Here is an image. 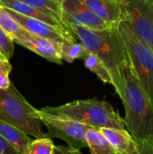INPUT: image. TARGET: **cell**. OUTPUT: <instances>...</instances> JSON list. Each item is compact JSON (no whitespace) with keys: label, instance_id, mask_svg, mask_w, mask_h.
<instances>
[{"label":"cell","instance_id":"6da1fadb","mask_svg":"<svg viewBox=\"0 0 153 154\" xmlns=\"http://www.w3.org/2000/svg\"><path fill=\"white\" fill-rule=\"evenodd\" d=\"M121 77L124 125L138 144L146 143L153 135V107L139 83L128 55L121 68Z\"/></svg>","mask_w":153,"mask_h":154},{"label":"cell","instance_id":"7a4b0ae2","mask_svg":"<svg viewBox=\"0 0 153 154\" xmlns=\"http://www.w3.org/2000/svg\"><path fill=\"white\" fill-rule=\"evenodd\" d=\"M68 28L88 52L96 55L106 65L113 80L112 86L121 98V68L127 59V52L116 26L105 30H90L75 25H69Z\"/></svg>","mask_w":153,"mask_h":154},{"label":"cell","instance_id":"3957f363","mask_svg":"<svg viewBox=\"0 0 153 154\" xmlns=\"http://www.w3.org/2000/svg\"><path fill=\"white\" fill-rule=\"evenodd\" d=\"M41 113L78 122L92 128L124 130V121L110 103L97 98L77 100L59 106H45Z\"/></svg>","mask_w":153,"mask_h":154},{"label":"cell","instance_id":"277c9868","mask_svg":"<svg viewBox=\"0 0 153 154\" xmlns=\"http://www.w3.org/2000/svg\"><path fill=\"white\" fill-rule=\"evenodd\" d=\"M0 120L35 139L46 137L38 109L29 104L12 83L8 88L0 90Z\"/></svg>","mask_w":153,"mask_h":154},{"label":"cell","instance_id":"5b68a950","mask_svg":"<svg viewBox=\"0 0 153 154\" xmlns=\"http://www.w3.org/2000/svg\"><path fill=\"white\" fill-rule=\"evenodd\" d=\"M128 58L141 87L153 107V51L134 32L130 24L122 20L116 25Z\"/></svg>","mask_w":153,"mask_h":154},{"label":"cell","instance_id":"8992f818","mask_svg":"<svg viewBox=\"0 0 153 154\" xmlns=\"http://www.w3.org/2000/svg\"><path fill=\"white\" fill-rule=\"evenodd\" d=\"M123 20L153 51V0H115Z\"/></svg>","mask_w":153,"mask_h":154},{"label":"cell","instance_id":"52a82bcc","mask_svg":"<svg viewBox=\"0 0 153 154\" xmlns=\"http://www.w3.org/2000/svg\"><path fill=\"white\" fill-rule=\"evenodd\" d=\"M38 114L42 125H45L48 130L46 134L47 138L61 139L68 143L69 147L77 150L87 147L85 135L90 126L69 119L47 115L41 113L40 110H38Z\"/></svg>","mask_w":153,"mask_h":154},{"label":"cell","instance_id":"ba28073f","mask_svg":"<svg viewBox=\"0 0 153 154\" xmlns=\"http://www.w3.org/2000/svg\"><path fill=\"white\" fill-rule=\"evenodd\" d=\"M61 20L64 24L79 26L90 30L111 28L109 24L95 14L82 0H61Z\"/></svg>","mask_w":153,"mask_h":154},{"label":"cell","instance_id":"9c48e42d","mask_svg":"<svg viewBox=\"0 0 153 154\" xmlns=\"http://www.w3.org/2000/svg\"><path fill=\"white\" fill-rule=\"evenodd\" d=\"M5 9L23 29H25L26 31H28L29 32L34 35H37L39 37H41V38H44L52 42L55 45L59 47L60 51L61 44L65 41V38L72 34L69 29L53 26L42 21L23 16L7 8H5Z\"/></svg>","mask_w":153,"mask_h":154},{"label":"cell","instance_id":"30bf717a","mask_svg":"<svg viewBox=\"0 0 153 154\" xmlns=\"http://www.w3.org/2000/svg\"><path fill=\"white\" fill-rule=\"evenodd\" d=\"M13 40L15 43L37 53L49 61L57 64L62 63L59 47L47 39L34 35L23 28Z\"/></svg>","mask_w":153,"mask_h":154},{"label":"cell","instance_id":"8fae6325","mask_svg":"<svg viewBox=\"0 0 153 154\" xmlns=\"http://www.w3.org/2000/svg\"><path fill=\"white\" fill-rule=\"evenodd\" d=\"M116 154H139L138 144L127 130L115 128L99 129Z\"/></svg>","mask_w":153,"mask_h":154},{"label":"cell","instance_id":"7c38bea8","mask_svg":"<svg viewBox=\"0 0 153 154\" xmlns=\"http://www.w3.org/2000/svg\"><path fill=\"white\" fill-rule=\"evenodd\" d=\"M83 3L100 19L112 27L123 20L118 4L115 0H82Z\"/></svg>","mask_w":153,"mask_h":154},{"label":"cell","instance_id":"4fadbf2b","mask_svg":"<svg viewBox=\"0 0 153 154\" xmlns=\"http://www.w3.org/2000/svg\"><path fill=\"white\" fill-rule=\"evenodd\" d=\"M0 5L5 7V8L9 9V10H12L17 14H20L23 16L33 18L36 20H40V21H42L46 23L53 25V26H58V27L69 29V28H67V26L63 23L58 21L53 16L41 12V10L37 9L34 6L21 3L17 0H0Z\"/></svg>","mask_w":153,"mask_h":154},{"label":"cell","instance_id":"5bb4252c","mask_svg":"<svg viewBox=\"0 0 153 154\" xmlns=\"http://www.w3.org/2000/svg\"><path fill=\"white\" fill-rule=\"evenodd\" d=\"M0 135L22 154H27L28 147L32 141L29 135L2 120H0Z\"/></svg>","mask_w":153,"mask_h":154},{"label":"cell","instance_id":"9a60e30c","mask_svg":"<svg viewBox=\"0 0 153 154\" xmlns=\"http://www.w3.org/2000/svg\"><path fill=\"white\" fill-rule=\"evenodd\" d=\"M85 138L87 147H88L91 154H116L100 130L89 127L86 132Z\"/></svg>","mask_w":153,"mask_h":154},{"label":"cell","instance_id":"2e32d148","mask_svg":"<svg viewBox=\"0 0 153 154\" xmlns=\"http://www.w3.org/2000/svg\"><path fill=\"white\" fill-rule=\"evenodd\" d=\"M87 52V51L78 42L73 33L65 38V41L62 42L60 48L61 60L69 63H72L78 59H83Z\"/></svg>","mask_w":153,"mask_h":154},{"label":"cell","instance_id":"e0dca14e","mask_svg":"<svg viewBox=\"0 0 153 154\" xmlns=\"http://www.w3.org/2000/svg\"><path fill=\"white\" fill-rule=\"evenodd\" d=\"M82 60H84L85 67L88 69L90 71L94 72L104 83L113 85V80L109 73V70L96 55L87 51Z\"/></svg>","mask_w":153,"mask_h":154},{"label":"cell","instance_id":"ac0fdd59","mask_svg":"<svg viewBox=\"0 0 153 154\" xmlns=\"http://www.w3.org/2000/svg\"><path fill=\"white\" fill-rule=\"evenodd\" d=\"M21 3L32 5L41 10V12L50 14L58 21L61 20V0H17Z\"/></svg>","mask_w":153,"mask_h":154},{"label":"cell","instance_id":"d6986e66","mask_svg":"<svg viewBox=\"0 0 153 154\" xmlns=\"http://www.w3.org/2000/svg\"><path fill=\"white\" fill-rule=\"evenodd\" d=\"M0 28L14 39L23 27L6 12V10L0 5Z\"/></svg>","mask_w":153,"mask_h":154},{"label":"cell","instance_id":"ffe728a7","mask_svg":"<svg viewBox=\"0 0 153 154\" xmlns=\"http://www.w3.org/2000/svg\"><path fill=\"white\" fill-rule=\"evenodd\" d=\"M54 143L47 137L32 140L28 147L27 154H53Z\"/></svg>","mask_w":153,"mask_h":154},{"label":"cell","instance_id":"44dd1931","mask_svg":"<svg viewBox=\"0 0 153 154\" xmlns=\"http://www.w3.org/2000/svg\"><path fill=\"white\" fill-rule=\"evenodd\" d=\"M14 50V40L0 28V60H9Z\"/></svg>","mask_w":153,"mask_h":154},{"label":"cell","instance_id":"7402d4cb","mask_svg":"<svg viewBox=\"0 0 153 154\" xmlns=\"http://www.w3.org/2000/svg\"><path fill=\"white\" fill-rule=\"evenodd\" d=\"M11 70L12 66L9 60H0V90L6 89L11 85V81L9 79Z\"/></svg>","mask_w":153,"mask_h":154},{"label":"cell","instance_id":"603a6c76","mask_svg":"<svg viewBox=\"0 0 153 154\" xmlns=\"http://www.w3.org/2000/svg\"><path fill=\"white\" fill-rule=\"evenodd\" d=\"M0 154H22L9 142L0 135Z\"/></svg>","mask_w":153,"mask_h":154},{"label":"cell","instance_id":"cb8c5ba5","mask_svg":"<svg viewBox=\"0 0 153 154\" xmlns=\"http://www.w3.org/2000/svg\"><path fill=\"white\" fill-rule=\"evenodd\" d=\"M53 154H84L80 150H77L69 146H56L54 147V152Z\"/></svg>","mask_w":153,"mask_h":154},{"label":"cell","instance_id":"d4e9b609","mask_svg":"<svg viewBox=\"0 0 153 154\" xmlns=\"http://www.w3.org/2000/svg\"><path fill=\"white\" fill-rule=\"evenodd\" d=\"M138 144V143H137ZM138 146H141V147H144V148H147L151 151L153 152V135L146 142V143H141V144H138Z\"/></svg>","mask_w":153,"mask_h":154},{"label":"cell","instance_id":"484cf974","mask_svg":"<svg viewBox=\"0 0 153 154\" xmlns=\"http://www.w3.org/2000/svg\"><path fill=\"white\" fill-rule=\"evenodd\" d=\"M138 152H139V154H153L152 151L144 147H141V146H138Z\"/></svg>","mask_w":153,"mask_h":154}]
</instances>
